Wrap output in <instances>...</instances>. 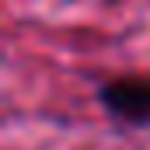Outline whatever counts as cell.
<instances>
[{"mask_svg":"<svg viewBox=\"0 0 150 150\" xmlns=\"http://www.w3.org/2000/svg\"><path fill=\"white\" fill-rule=\"evenodd\" d=\"M98 101L126 126H150V77H119L101 84Z\"/></svg>","mask_w":150,"mask_h":150,"instance_id":"cell-1","label":"cell"}]
</instances>
